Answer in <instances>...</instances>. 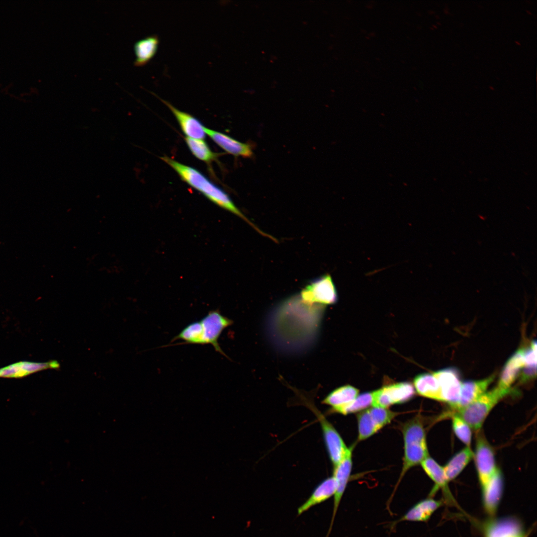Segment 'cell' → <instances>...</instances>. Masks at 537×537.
I'll return each instance as SVG.
<instances>
[{"label": "cell", "instance_id": "obj_1", "mask_svg": "<svg viewBox=\"0 0 537 537\" xmlns=\"http://www.w3.org/2000/svg\"><path fill=\"white\" fill-rule=\"evenodd\" d=\"M160 158L174 169L183 181L199 191L215 204L240 217L261 235L266 236L265 233L250 221L237 208L223 190L212 182L198 170L168 156Z\"/></svg>", "mask_w": 537, "mask_h": 537}, {"label": "cell", "instance_id": "obj_2", "mask_svg": "<svg viewBox=\"0 0 537 537\" xmlns=\"http://www.w3.org/2000/svg\"><path fill=\"white\" fill-rule=\"evenodd\" d=\"M402 432L404 454L403 466L396 487L408 470L421 464L429 456L425 430L419 418H414L405 423L402 427Z\"/></svg>", "mask_w": 537, "mask_h": 537}, {"label": "cell", "instance_id": "obj_3", "mask_svg": "<svg viewBox=\"0 0 537 537\" xmlns=\"http://www.w3.org/2000/svg\"><path fill=\"white\" fill-rule=\"evenodd\" d=\"M513 388L496 386L485 392L469 405L456 409L454 413L476 432L480 431L487 416L494 406L503 398L513 392Z\"/></svg>", "mask_w": 537, "mask_h": 537}, {"label": "cell", "instance_id": "obj_4", "mask_svg": "<svg viewBox=\"0 0 537 537\" xmlns=\"http://www.w3.org/2000/svg\"><path fill=\"white\" fill-rule=\"evenodd\" d=\"M398 413L377 407L367 408L358 415V441H363L389 424Z\"/></svg>", "mask_w": 537, "mask_h": 537}, {"label": "cell", "instance_id": "obj_5", "mask_svg": "<svg viewBox=\"0 0 537 537\" xmlns=\"http://www.w3.org/2000/svg\"><path fill=\"white\" fill-rule=\"evenodd\" d=\"M300 297L307 305L333 304L337 301V290L329 274L314 280L301 292Z\"/></svg>", "mask_w": 537, "mask_h": 537}, {"label": "cell", "instance_id": "obj_6", "mask_svg": "<svg viewBox=\"0 0 537 537\" xmlns=\"http://www.w3.org/2000/svg\"><path fill=\"white\" fill-rule=\"evenodd\" d=\"M477 432L473 457L481 487L487 483L498 467L492 447L483 434L480 431Z\"/></svg>", "mask_w": 537, "mask_h": 537}, {"label": "cell", "instance_id": "obj_7", "mask_svg": "<svg viewBox=\"0 0 537 537\" xmlns=\"http://www.w3.org/2000/svg\"><path fill=\"white\" fill-rule=\"evenodd\" d=\"M484 537H528L522 522L518 518L508 516L490 519L484 525Z\"/></svg>", "mask_w": 537, "mask_h": 537}, {"label": "cell", "instance_id": "obj_8", "mask_svg": "<svg viewBox=\"0 0 537 537\" xmlns=\"http://www.w3.org/2000/svg\"><path fill=\"white\" fill-rule=\"evenodd\" d=\"M200 321L203 326V345L211 344L216 352L228 358L221 348L218 339L223 330L233 324V321L215 310L209 311Z\"/></svg>", "mask_w": 537, "mask_h": 537}, {"label": "cell", "instance_id": "obj_9", "mask_svg": "<svg viewBox=\"0 0 537 537\" xmlns=\"http://www.w3.org/2000/svg\"><path fill=\"white\" fill-rule=\"evenodd\" d=\"M354 446L348 449L340 462L334 467L333 474L336 482V491L334 495L333 514L330 527L326 537H329L333 525L340 503L350 479L352 467V452Z\"/></svg>", "mask_w": 537, "mask_h": 537}, {"label": "cell", "instance_id": "obj_10", "mask_svg": "<svg viewBox=\"0 0 537 537\" xmlns=\"http://www.w3.org/2000/svg\"><path fill=\"white\" fill-rule=\"evenodd\" d=\"M481 489L484 510L490 518L495 517L504 490L503 476L498 468Z\"/></svg>", "mask_w": 537, "mask_h": 537}, {"label": "cell", "instance_id": "obj_11", "mask_svg": "<svg viewBox=\"0 0 537 537\" xmlns=\"http://www.w3.org/2000/svg\"><path fill=\"white\" fill-rule=\"evenodd\" d=\"M433 374L440 385L442 401L448 403L454 408L459 401L462 383L457 371L453 368H447L437 371Z\"/></svg>", "mask_w": 537, "mask_h": 537}, {"label": "cell", "instance_id": "obj_12", "mask_svg": "<svg viewBox=\"0 0 537 537\" xmlns=\"http://www.w3.org/2000/svg\"><path fill=\"white\" fill-rule=\"evenodd\" d=\"M317 419L321 427L329 456L334 467L341 460L348 447L338 432L324 415L319 416Z\"/></svg>", "mask_w": 537, "mask_h": 537}, {"label": "cell", "instance_id": "obj_13", "mask_svg": "<svg viewBox=\"0 0 537 537\" xmlns=\"http://www.w3.org/2000/svg\"><path fill=\"white\" fill-rule=\"evenodd\" d=\"M59 367L60 364L56 360L44 362L19 361L0 368V377L22 378L43 370Z\"/></svg>", "mask_w": 537, "mask_h": 537}, {"label": "cell", "instance_id": "obj_14", "mask_svg": "<svg viewBox=\"0 0 537 537\" xmlns=\"http://www.w3.org/2000/svg\"><path fill=\"white\" fill-rule=\"evenodd\" d=\"M208 136L221 148L236 157L250 158L253 152L250 145L241 142L224 133L205 127Z\"/></svg>", "mask_w": 537, "mask_h": 537}, {"label": "cell", "instance_id": "obj_15", "mask_svg": "<svg viewBox=\"0 0 537 537\" xmlns=\"http://www.w3.org/2000/svg\"><path fill=\"white\" fill-rule=\"evenodd\" d=\"M158 98L171 110L183 133L187 137L203 139L205 138V126L197 118L191 114L182 111L174 106L168 101Z\"/></svg>", "mask_w": 537, "mask_h": 537}, {"label": "cell", "instance_id": "obj_16", "mask_svg": "<svg viewBox=\"0 0 537 537\" xmlns=\"http://www.w3.org/2000/svg\"><path fill=\"white\" fill-rule=\"evenodd\" d=\"M495 375L478 380H469L461 383L460 397L456 410L465 407L476 400L485 392L495 379Z\"/></svg>", "mask_w": 537, "mask_h": 537}, {"label": "cell", "instance_id": "obj_17", "mask_svg": "<svg viewBox=\"0 0 537 537\" xmlns=\"http://www.w3.org/2000/svg\"><path fill=\"white\" fill-rule=\"evenodd\" d=\"M442 500L429 497L422 500L413 506L398 520L393 522V527L397 523L403 521L426 522L443 505Z\"/></svg>", "mask_w": 537, "mask_h": 537}, {"label": "cell", "instance_id": "obj_18", "mask_svg": "<svg viewBox=\"0 0 537 537\" xmlns=\"http://www.w3.org/2000/svg\"><path fill=\"white\" fill-rule=\"evenodd\" d=\"M524 349H518L507 361L500 375L498 386L503 388H511V386L517 378L525 366Z\"/></svg>", "mask_w": 537, "mask_h": 537}, {"label": "cell", "instance_id": "obj_19", "mask_svg": "<svg viewBox=\"0 0 537 537\" xmlns=\"http://www.w3.org/2000/svg\"><path fill=\"white\" fill-rule=\"evenodd\" d=\"M335 491L336 482L334 477L326 478L315 488L309 498L297 509V515H300L312 507L327 500L334 496Z\"/></svg>", "mask_w": 537, "mask_h": 537}, {"label": "cell", "instance_id": "obj_20", "mask_svg": "<svg viewBox=\"0 0 537 537\" xmlns=\"http://www.w3.org/2000/svg\"><path fill=\"white\" fill-rule=\"evenodd\" d=\"M421 464L426 474L435 483V486L432 489L431 495H434V494L441 488L449 499H452L443 467L429 456L424 459Z\"/></svg>", "mask_w": 537, "mask_h": 537}, {"label": "cell", "instance_id": "obj_21", "mask_svg": "<svg viewBox=\"0 0 537 537\" xmlns=\"http://www.w3.org/2000/svg\"><path fill=\"white\" fill-rule=\"evenodd\" d=\"M359 390L350 385H344L330 392L322 403L331 406L330 412L335 413L340 408L355 399L358 395Z\"/></svg>", "mask_w": 537, "mask_h": 537}, {"label": "cell", "instance_id": "obj_22", "mask_svg": "<svg viewBox=\"0 0 537 537\" xmlns=\"http://www.w3.org/2000/svg\"><path fill=\"white\" fill-rule=\"evenodd\" d=\"M415 388L417 393L424 397L442 401L439 383L434 375L423 373L418 375L414 379Z\"/></svg>", "mask_w": 537, "mask_h": 537}, {"label": "cell", "instance_id": "obj_23", "mask_svg": "<svg viewBox=\"0 0 537 537\" xmlns=\"http://www.w3.org/2000/svg\"><path fill=\"white\" fill-rule=\"evenodd\" d=\"M159 40L157 35H151L137 41L134 46L136 56L134 65L142 66L149 62L156 54Z\"/></svg>", "mask_w": 537, "mask_h": 537}, {"label": "cell", "instance_id": "obj_24", "mask_svg": "<svg viewBox=\"0 0 537 537\" xmlns=\"http://www.w3.org/2000/svg\"><path fill=\"white\" fill-rule=\"evenodd\" d=\"M474 453L470 447L459 451L443 466L446 478L449 482L454 479L464 469L473 457Z\"/></svg>", "mask_w": 537, "mask_h": 537}, {"label": "cell", "instance_id": "obj_25", "mask_svg": "<svg viewBox=\"0 0 537 537\" xmlns=\"http://www.w3.org/2000/svg\"><path fill=\"white\" fill-rule=\"evenodd\" d=\"M391 405L409 401L415 394V388L409 382L394 383L383 387Z\"/></svg>", "mask_w": 537, "mask_h": 537}, {"label": "cell", "instance_id": "obj_26", "mask_svg": "<svg viewBox=\"0 0 537 537\" xmlns=\"http://www.w3.org/2000/svg\"><path fill=\"white\" fill-rule=\"evenodd\" d=\"M177 340H181L184 342L179 344L203 345V326L200 320L192 322L186 326L173 338L171 343Z\"/></svg>", "mask_w": 537, "mask_h": 537}, {"label": "cell", "instance_id": "obj_27", "mask_svg": "<svg viewBox=\"0 0 537 537\" xmlns=\"http://www.w3.org/2000/svg\"><path fill=\"white\" fill-rule=\"evenodd\" d=\"M185 142L191 153L198 159L210 163L217 159L219 154L213 152L203 139H193L186 137Z\"/></svg>", "mask_w": 537, "mask_h": 537}, {"label": "cell", "instance_id": "obj_28", "mask_svg": "<svg viewBox=\"0 0 537 537\" xmlns=\"http://www.w3.org/2000/svg\"><path fill=\"white\" fill-rule=\"evenodd\" d=\"M372 392L358 395L355 399L337 410L335 413L348 415L362 411L372 405Z\"/></svg>", "mask_w": 537, "mask_h": 537}, {"label": "cell", "instance_id": "obj_29", "mask_svg": "<svg viewBox=\"0 0 537 537\" xmlns=\"http://www.w3.org/2000/svg\"><path fill=\"white\" fill-rule=\"evenodd\" d=\"M451 418L452 419V427L455 435L466 447H470L472 439L471 428L464 420L456 414H452Z\"/></svg>", "mask_w": 537, "mask_h": 537}, {"label": "cell", "instance_id": "obj_30", "mask_svg": "<svg viewBox=\"0 0 537 537\" xmlns=\"http://www.w3.org/2000/svg\"><path fill=\"white\" fill-rule=\"evenodd\" d=\"M515 43L518 45H521L520 43L518 41H515Z\"/></svg>", "mask_w": 537, "mask_h": 537}, {"label": "cell", "instance_id": "obj_31", "mask_svg": "<svg viewBox=\"0 0 537 537\" xmlns=\"http://www.w3.org/2000/svg\"><path fill=\"white\" fill-rule=\"evenodd\" d=\"M526 11H527V12H528V13H529V14H532V13H531V11H529V10H526Z\"/></svg>", "mask_w": 537, "mask_h": 537}, {"label": "cell", "instance_id": "obj_32", "mask_svg": "<svg viewBox=\"0 0 537 537\" xmlns=\"http://www.w3.org/2000/svg\"><path fill=\"white\" fill-rule=\"evenodd\" d=\"M490 87V89H491V90H494V88H493V87H491V86H490V87Z\"/></svg>", "mask_w": 537, "mask_h": 537}]
</instances>
